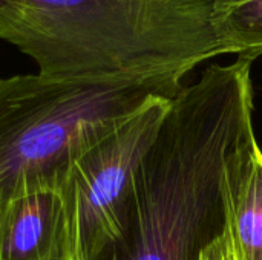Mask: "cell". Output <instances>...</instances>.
I'll use <instances>...</instances> for the list:
<instances>
[{
  "label": "cell",
  "instance_id": "5",
  "mask_svg": "<svg viewBox=\"0 0 262 260\" xmlns=\"http://www.w3.org/2000/svg\"><path fill=\"white\" fill-rule=\"evenodd\" d=\"M0 260H72L68 208L60 187L23 193L2 208Z\"/></svg>",
  "mask_w": 262,
  "mask_h": 260
},
{
  "label": "cell",
  "instance_id": "3",
  "mask_svg": "<svg viewBox=\"0 0 262 260\" xmlns=\"http://www.w3.org/2000/svg\"><path fill=\"white\" fill-rule=\"evenodd\" d=\"M157 95L169 98L129 78H0V211L23 193L60 187L89 146Z\"/></svg>",
  "mask_w": 262,
  "mask_h": 260
},
{
  "label": "cell",
  "instance_id": "9",
  "mask_svg": "<svg viewBox=\"0 0 262 260\" xmlns=\"http://www.w3.org/2000/svg\"><path fill=\"white\" fill-rule=\"evenodd\" d=\"M18 0H0V20H3L15 6Z\"/></svg>",
  "mask_w": 262,
  "mask_h": 260
},
{
  "label": "cell",
  "instance_id": "6",
  "mask_svg": "<svg viewBox=\"0 0 262 260\" xmlns=\"http://www.w3.org/2000/svg\"><path fill=\"white\" fill-rule=\"evenodd\" d=\"M227 228L238 260H262V150L258 143L233 190Z\"/></svg>",
  "mask_w": 262,
  "mask_h": 260
},
{
  "label": "cell",
  "instance_id": "7",
  "mask_svg": "<svg viewBox=\"0 0 262 260\" xmlns=\"http://www.w3.org/2000/svg\"><path fill=\"white\" fill-rule=\"evenodd\" d=\"M210 25L221 55H262V0H212Z\"/></svg>",
  "mask_w": 262,
  "mask_h": 260
},
{
  "label": "cell",
  "instance_id": "1",
  "mask_svg": "<svg viewBox=\"0 0 262 260\" xmlns=\"http://www.w3.org/2000/svg\"><path fill=\"white\" fill-rule=\"evenodd\" d=\"M252 63L212 64L181 87L137 169L120 230L95 260H200L224 233L258 143Z\"/></svg>",
  "mask_w": 262,
  "mask_h": 260
},
{
  "label": "cell",
  "instance_id": "8",
  "mask_svg": "<svg viewBox=\"0 0 262 260\" xmlns=\"http://www.w3.org/2000/svg\"><path fill=\"white\" fill-rule=\"evenodd\" d=\"M200 260H238L227 227L224 233L201 253Z\"/></svg>",
  "mask_w": 262,
  "mask_h": 260
},
{
  "label": "cell",
  "instance_id": "4",
  "mask_svg": "<svg viewBox=\"0 0 262 260\" xmlns=\"http://www.w3.org/2000/svg\"><path fill=\"white\" fill-rule=\"evenodd\" d=\"M170 104V98L152 97L68 169L60 190L68 208L72 260H95L117 236L137 169L158 138Z\"/></svg>",
  "mask_w": 262,
  "mask_h": 260
},
{
  "label": "cell",
  "instance_id": "2",
  "mask_svg": "<svg viewBox=\"0 0 262 260\" xmlns=\"http://www.w3.org/2000/svg\"><path fill=\"white\" fill-rule=\"evenodd\" d=\"M212 0H18L0 38L49 77L129 78L175 98L183 80L221 55Z\"/></svg>",
  "mask_w": 262,
  "mask_h": 260
}]
</instances>
